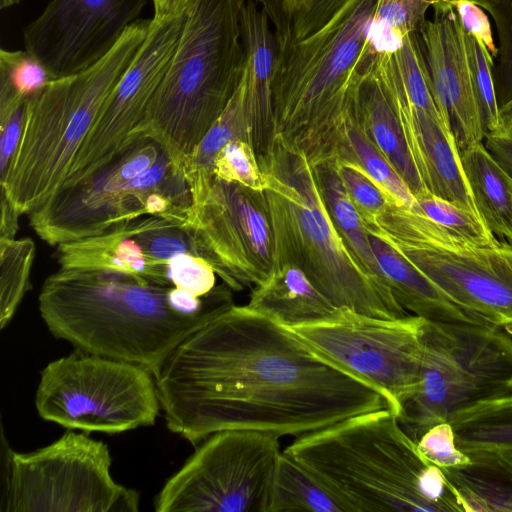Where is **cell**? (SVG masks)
<instances>
[{
	"label": "cell",
	"instance_id": "1",
	"mask_svg": "<svg viewBox=\"0 0 512 512\" xmlns=\"http://www.w3.org/2000/svg\"><path fill=\"white\" fill-rule=\"evenodd\" d=\"M153 377L167 427L194 445L229 429L297 438L389 408L375 388L247 305L192 332Z\"/></svg>",
	"mask_w": 512,
	"mask_h": 512
},
{
	"label": "cell",
	"instance_id": "2",
	"mask_svg": "<svg viewBox=\"0 0 512 512\" xmlns=\"http://www.w3.org/2000/svg\"><path fill=\"white\" fill-rule=\"evenodd\" d=\"M38 305L56 338L153 374L187 336L234 301L224 283L197 296L127 273L59 268L45 279Z\"/></svg>",
	"mask_w": 512,
	"mask_h": 512
},
{
	"label": "cell",
	"instance_id": "3",
	"mask_svg": "<svg viewBox=\"0 0 512 512\" xmlns=\"http://www.w3.org/2000/svg\"><path fill=\"white\" fill-rule=\"evenodd\" d=\"M377 0H350L326 25L279 49L273 84L276 135L314 168L344 158L359 86L375 55Z\"/></svg>",
	"mask_w": 512,
	"mask_h": 512
},
{
	"label": "cell",
	"instance_id": "4",
	"mask_svg": "<svg viewBox=\"0 0 512 512\" xmlns=\"http://www.w3.org/2000/svg\"><path fill=\"white\" fill-rule=\"evenodd\" d=\"M284 451L356 512H463L442 470L421 455L389 408L297 437Z\"/></svg>",
	"mask_w": 512,
	"mask_h": 512
},
{
	"label": "cell",
	"instance_id": "5",
	"mask_svg": "<svg viewBox=\"0 0 512 512\" xmlns=\"http://www.w3.org/2000/svg\"><path fill=\"white\" fill-rule=\"evenodd\" d=\"M243 1L192 0L165 76L129 144L153 140L183 169L242 80Z\"/></svg>",
	"mask_w": 512,
	"mask_h": 512
},
{
	"label": "cell",
	"instance_id": "6",
	"mask_svg": "<svg viewBox=\"0 0 512 512\" xmlns=\"http://www.w3.org/2000/svg\"><path fill=\"white\" fill-rule=\"evenodd\" d=\"M259 165L266 179L274 265H296L339 309L383 319L408 316L388 284L369 273L339 235L306 157L276 135Z\"/></svg>",
	"mask_w": 512,
	"mask_h": 512
},
{
	"label": "cell",
	"instance_id": "7",
	"mask_svg": "<svg viewBox=\"0 0 512 512\" xmlns=\"http://www.w3.org/2000/svg\"><path fill=\"white\" fill-rule=\"evenodd\" d=\"M151 25L152 19L137 20L95 64L51 81L28 100L17 149L0 181V194L19 215L29 214L62 187L82 142Z\"/></svg>",
	"mask_w": 512,
	"mask_h": 512
},
{
	"label": "cell",
	"instance_id": "8",
	"mask_svg": "<svg viewBox=\"0 0 512 512\" xmlns=\"http://www.w3.org/2000/svg\"><path fill=\"white\" fill-rule=\"evenodd\" d=\"M191 201L183 169L158 143L140 139L86 180L59 189L28 216L38 237L57 246L146 216L183 227Z\"/></svg>",
	"mask_w": 512,
	"mask_h": 512
},
{
	"label": "cell",
	"instance_id": "9",
	"mask_svg": "<svg viewBox=\"0 0 512 512\" xmlns=\"http://www.w3.org/2000/svg\"><path fill=\"white\" fill-rule=\"evenodd\" d=\"M420 382L398 419L416 442L476 403L512 394V336L494 324L424 320Z\"/></svg>",
	"mask_w": 512,
	"mask_h": 512
},
{
	"label": "cell",
	"instance_id": "10",
	"mask_svg": "<svg viewBox=\"0 0 512 512\" xmlns=\"http://www.w3.org/2000/svg\"><path fill=\"white\" fill-rule=\"evenodd\" d=\"M363 222L369 235L395 249L455 303L494 325L512 323L510 244H475L390 200Z\"/></svg>",
	"mask_w": 512,
	"mask_h": 512
},
{
	"label": "cell",
	"instance_id": "11",
	"mask_svg": "<svg viewBox=\"0 0 512 512\" xmlns=\"http://www.w3.org/2000/svg\"><path fill=\"white\" fill-rule=\"evenodd\" d=\"M108 446L68 430L30 453L2 436L1 511L135 512L139 494L114 481Z\"/></svg>",
	"mask_w": 512,
	"mask_h": 512
},
{
	"label": "cell",
	"instance_id": "12",
	"mask_svg": "<svg viewBox=\"0 0 512 512\" xmlns=\"http://www.w3.org/2000/svg\"><path fill=\"white\" fill-rule=\"evenodd\" d=\"M35 406L44 420L108 434L153 425L161 408L152 372L78 350L41 371Z\"/></svg>",
	"mask_w": 512,
	"mask_h": 512
},
{
	"label": "cell",
	"instance_id": "13",
	"mask_svg": "<svg viewBox=\"0 0 512 512\" xmlns=\"http://www.w3.org/2000/svg\"><path fill=\"white\" fill-rule=\"evenodd\" d=\"M280 437L229 429L198 444L154 500L157 512H268Z\"/></svg>",
	"mask_w": 512,
	"mask_h": 512
},
{
	"label": "cell",
	"instance_id": "14",
	"mask_svg": "<svg viewBox=\"0 0 512 512\" xmlns=\"http://www.w3.org/2000/svg\"><path fill=\"white\" fill-rule=\"evenodd\" d=\"M191 206L185 225L199 256L232 291L262 283L274 267L267 197L211 172L187 179Z\"/></svg>",
	"mask_w": 512,
	"mask_h": 512
},
{
	"label": "cell",
	"instance_id": "15",
	"mask_svg": "<svg viewBox=\"0 0 512 512\" xmlns=\"http://www.w3.org/2000/svg\"><path fill=\"white\" fill-rule=\"evenodd\" d=\"M424 320L339 309L324 320L287 328L321 357L379 391L398 417L420 382Z\"/></svg>",
	"mask_w": 512,
	"mask_h": 512
},
{
	"label": "cell",
	"instance_id": "16",
	"mask_svg": "<svg viewBox=\"0 0 512 512\" xmlns=\"http://www.w3.org/2000/svg\"><path fill=\"white\" fill-rule=\"evenodd\" d=\"M185 18L186 11L172 18H152L142 47L86 135L61 188L86 180L130 145L129 135L165 76Z\"/></svg>",
	"mask_w": 512,
	"mask_h": 512
},
{
	"label": "cell",
	"instance_id": "17",
	"mask_svg": "<svg viewBox=\"0 0 512 512\" xmlns=\"http://www.w3.org/2000/svg\"><path fill=\"white\" fill-rule=\"evenodd\" d=\"M149 0H51L23 31L25 49L55 79L103 58L136 22Z\"/></svg>",
	"mask_w": 512,
	"mask_h": 512
},
{
	"label": "cell",
	"instance_id": "18",
	"mask_svg": "<svg viewBox=\"0 0 512 512\" xmlns=\"http://www.w3.org/2000/svg\"><path fill=\"white\" fill-rule=\"evenodd\" d=\"M433 18L419 31L432 93L444 125L453 131L459 151L483 142L465 31L449 2L433 5Z\"/></svg>",
	"mask_w": 512,
	"mask_h": 512
},
{
	"label": "cell",
	"instance_id": "19",
	"mask_svg": "<svg viewBox=\"0 0 512 512\" xmlns=\"http://www.w3.org/2000/svg\"><path fill=\"white\" fill-rule=\"evenodd\" d=\"M387 98L426 190L481 218L461 165L453 131L427 111L396 98Z\"/></svg>",
	"mask_w": 512,
	"mask_h": 512
},
{
	"label": "cell",
	"instance_id": "20",
	"mask_svg": "<svg viewBox=\"0 0 512 512\" xmlns=\"http://www.w3.org/2000/svg\"><path fill=\"white\" fill-rule=\"evenodd\" d=\"M240 21L245 53L244 107L250 144L260 162L270 153L276 137L273 84L279 45L266 12L256 1H243Z\"/></svg>",
	"mask_w": 512,
	"mask_h": 512
},
{
	"label": "cell",
	"instance_id": "21",
	"mask_svg": "<svg viewBox=\"0 0 512 512\" xmlns=\"http://www.w3.org/2000/svg\"><path fill=\"white\" fill-rule=\"evenodd\" d=\"M147 222V217H141L96 236L61 243L56 246V260L60 268L122 272L158 285L173 286L167 263L148 257L132 237Z\"/></svg>",
	"mask_w": 512,
	"mask_h": 512
},
{
	"label": "cell",
	"instance_id": "22",
	"mask_svg": "<svg viewBox=\"0 0 512 512\" xmlns=\"http://www.w3.org/2000/svg\"><path fill=\"white\" fill-rule=\"evenodd\" d=\"M374 256L398 303L428 321L492 324L447 296L431 279L381 239L369 235Z\"/></svg>",
	"mask_w": 512,
	"mask_h": 512
},
{
	"label": "cell",
	"instance_id": "23",
	"mask_svg": "<svg viewBox=\"0 0 512 512\" xmlns=\"http://www.w3.org/2000/svg\"><path fill=\"white\" fill-rule=\"evenodd\" d=\"M247 306L284 327L318 322L339 310L288 262L274 265L266 280L252 288Z\"/></svg>",
	"mask_w": 512,
	"mask_h": 512
},
{
	"label": "cell",
	"instance_id": "24",
	"mask_svg": "<svg viewBox=\"0 0 512 512\" xmlns=\"http://www.w3.org/2000/svg\"><path fill=\"white\" fill-rule=\"evenodd\" d=\"M355 116L363 133L403 178L414 197L427 191L400 122L371 69L359 86Z\"/></svg>",
	"mask_w": 512,
	"mask_h": 512
},
{
	"label": "cell",
	"instance_id": "25",
	"mask_svg": "<svg viewBox=\"0 0 512 512\" xmlns=\"http://www.w3.org/2000/svg\"><path fill=\"white\" fill-rule=\"evenodd\" d=\"M474 203L487 228L512 246V179L483 142L460 151Z\"/></svg>",
	"mask_w": 512,
	"mask_h": 512
},
{
	"label": "cell",
	"instance_id": "26",
	"mask_svg": "<svg viewBox=\"0 0 512 512\" xmlns=\"http://www.w3.org/2000/svg\"><path fill=\"white\" fill-rule=\"evenodd\" d=\"M458 448L473 457L512 462V394L459 410L447 420Z\"/></svg>",
	"mask_w": 512,
	"mask_h": 512
},
{
	"label": "cell",
	"instance_id": "27",
	"mask_svg": "<svg viewBox=\"0 0 512 512\" xmlns=\"http://www.w3.org/2000/svg\"><path fill=\"white\" fill-rule=\"evenodd\" d=\"M356 512L352 504L284 450L274 472L268 512Z\"/></svg>",
	"mask_w": 512,
	"mask_h": 512
},
{
	"label": "cell",
	"instance_id": "28",
	"mask_svg": "<svg viewBox=\"0 0 512 512\" xmlns=\"http://www.w3.org/2000/svg\"><path fill=\"white\" fill-rule=\"evenodd\" d=\"M441 470L463 512H512V462L473 457L466 466Z\"/></svg>",
	"mask_w": 512,
	"mask_h": 512
},
{
	"label": "cell",
	"instance_id": "29",
	"mask_svg": "<svg viewBox=\"0 0 512 512\" xmlns=\"http://www.w3.org/2000/svg\"><path fill=\"white\" fill-rule=\"evenodd\" d=\"M313 169L322 200L339 235L362 266L386 282L374 256L369 234L345 189L336 162L323 163Z\"/></svg>",
	"mask_w": 512,
	"mask_h": 512
},
{
	"label": "cell",
	"instance_id": "30",
	"mask_svg": "<svg viewBox=\"0 0 512 512\" xmlns=\"http://www.w3.org/2000/svg\"><path fill=\"white\" fill-rule=\"evenodd\" d=\"M437 0H377L369 29L374 55L396 50L404 38L419 33Z\"/></svg>",
	"mask_w": 512,
	"mask_h": 512
},
{
	"label": "cell",
	"instance_id": "31",
	"mask_svg": "<svg viewBox=\"0 0 512 512\" xmlns=\"http://www.w3.org/2000/svg\"><path fill=\"white\" fill-rule=\"evenodd\" d=\"M56 80L45 65L25 50H0V115L27 103L51 81Z\"/></svg>",
	"mask_w": 512,
	"mask_h": 512
},
{
	"label": "cell",
	"instance_id": "32",
	"mask_svg": "<svg viewBox=\"0 0 512 512\" xmlns=\"http://www.w3.org/2000/svg\"><path fill=\"white\" fill-rule=\"evenodd\" d=\"M35 244L29 237L0 238V327L12 320L30 286Z\"/></svg>",
	"mask_w": 512,
	"mask_h": 512
},
{
	"label": "cell",
	"instance_id": "33",
	"mask_svg": "<svg viewBox=\"0 0 512 512\" xmlns=\"http://www.w3.org/2000/svg\"><path fill=\"white\" fill-rule=\"evenodd\" d=\"M233 140L250 143L241 82L224 111L185 162L183 170L186 179L197 173L211 172L218 152Z\"/></svg>",
	"mask_w": 512,
	"mask_h": 512
},
{
	"label": "cell",
	"instance_id": "34",
	"mask_svg": "<svg viewBox=\"0 0 512 512\" xmlns=\"http://www.w3.org/2000/svg\"><path fill=\"white\" fill-rule=\"evenodd\" d=\"M341 161L359 165L390 201L409 208L415 204V197L406 182L366 137L357 123L356 116L348 128V150Z\"/></svg>",
	"mask_w": 512,
	"mask_h": 512
},
{
	"label": "cell",
	"instance_id": "35",
	"mask_svg": "<svg viewBox=\"0 0 512 512\" xmlns=\"http://www.w3.org/2000/svg\"><path fill=\"white\" fill-rule=\"evenodd\" d=\"M411 208L475 244L496 246L501 242L481 218L428 191L417 195Z\"/></svg>",
	"mask_w": 512,
	"mask_h": 512
},
{
	"label": "cell",
	"instance_id": "36",
	"mask_svg": "<svg viewBox=\"0 0 512 512\" xmlns=\"http://www.w3.org/2000/svg\"><path fill=\"white\" fill-rule=\"evenodd\" d=\"M465 39L483 127L486 134L498 132L503 124L494 76L496 60L481 41L466 32Z\"/></svg>",
	"mask_w": 512,
	"mask_h": 512
},
{
	"label": "cell",
	"instance_id": "37",
	"mask_svg": "<svg viewBox=\"0 0 512 512\" xmlns=\"http://www.w3.org/2000/svg\"><path fill=\"white\" fill-rule=\"evenodd\" d=\"M211 173L216 177L264 191L266 179L252 145L244 140L227 143L216 155Z\"/></svg>",
	"mask_w": 512,
	"mask_h": 512
},
{
	"label": "cell",
	"instance_id": "38",
	"mask_svg": "<svg viewBox=\"0 0 512 512\" xmlns=\"http://www.w3.org/2000/svg\"><path fill=\"white\" fill-rule=\"evenodd\" d=\"M480 7L490 14L497 31L499 53L494 76L502 105L512 97V0H483Z\"/></svg>",
	"mask_w": 512,
	"mask_h": 512
},
{
	"label": "cell",
	"instance_id": "39",
	"mask_svg": "<svg viewBox=\"0 0 512 512\" xmlns=\"http://www.w3.org/2000/svg\"><path fill=\"white\" fill-rule=\"evenodd\" d=\"M132 237L148 257L163 263H167L169 259L180 253L199 256L188 231L161 217H155L148 227Z\"/></svg>",
	"mask_w": 512,
	"mask_h": 512
},
{
	"label": "cell",
	"instance_id": "40",
	"mask_svg": "<svg viewBox=\"0 0 512 512\" xmlns=\"http://www.w3.org/2000/svg\"><path fill=\"white\" fill-rule=\"evenodd\" d=\"M345 189L362 220L381 213L389 199L381 188L357 164L335 161Z\"/></svg>",
	"mask_w": 512,
	"mask_h": 512
},
{
	"label": "cell",
	"instance_id": "41",
	"mask_svg": "<svg viewBox=\"0 0 512 512\" xmlns=\"http://www.w3.org/2000/svg\"><path fill=\"white\" fill-rule=\"evenodd\" d=\"M167 271L173 286L204 296L216 286V273L204 258L180 253L167 261Z\"/></svg>",
	"mask_w": 512,
	"mask_h": 512
},
{
	"label": "cell",
	"instance_id": "42",
	"mask_svg": "<svg viewBox=\"0 0 512 512\" xmlns=\"http://www.w3.org/2000/svg\"><path fill=\"white\" fill-rule=\"evenodd\" d=\"M421 455L440 469L468 465L471 458L461 451L449 422H441L429 428L417 441Z\"/></svg>",
	"mask_w": 512,
	"mask_h": 512
},
{
	"label": "cell",
	"instance_id": "43",
	"mask_svg": "<svg viewBox=\"0 0 512 512\" xmlns=\"http://www.w3.org/2000/svg\"><path fill=\"white\" fill-rule=\"evenodd\" d=\"M452 5L464 31L481 41L497 60L498 47L495 44L493 29L484 9L470 0H452Z\"/></svg>",
	"mask_w": 512,
	"mask_h": 512
},
{
	"label": "cell",
	"instance_id": "44",
	"mask_svg": "<svg viewBox=\"0 0 512 512\" xmlns=\"http://www.w3.org/2000/svg\"><path fill=\"white\" fill-rule=\"evenodd\" d=\"M350 0H313L292 21V41L301 40L326 25Z\"/></svg>",
	"mask_w": 512,
	"mask_h": 512
},
{
	"label": "cell",
	"instance_id": "45",
	"mask_svg": "<svg viewBox=\"0 0 512 512\" xmlns=\"http://www.w3.org/2000/svg\"><path fill=\"white\" fill-rule=\"evenodd\" d=\"M26 104L9 114L0 116V181L4 179L17 149Z\"/></svg>",
	"mask_w": 512,
	"mask_h": 512
},
{
	"label": "cell",
	"instance_id": "46",
	"mask_svg": "<svg viewBox=\"0 0 512 512\" xmlns=\"http://www.w3.org/2000/svg\"><path fill=\"white\" fill-rule=\"evenodd\" d=\"M484 140L486 149L512 179V124L487 133Z\"/></svg>",
	"mask_w": 512,
	"mask_h": 512
},
{
	"label": "cell",
	"instance_id": "47",
	"mask_svg": "<svg viewBox=\"0 0 512 512\" xmlns=\"http://www.w3.org/2000/svg\"><path fill=\"white\" fill-rule=\"evenodd\" d=\"M1 198L0 238H16L18 217L20 216L11 202L3 194Z\"/></svg>",
	"mask_w": 512,
	"mask_h": 512
},
{
	"label": "cell",
	"instance_id": "48",
	"mask_svg": "<svg viewBox=\"0 0 512 512\" xmlns=\"http://www.w3.org/2000/svg\"><path fill=\"white\" fill-rule=\"evenodd\" d=\"M154 19H166L184 13L192 0H152Z\"/></svg>",
	"mask_w": 512,
	"mask_h": 512
},
{
	"label": "cell",
	"instance_id": "49",
	"mask_svg": "<svg viewBox=\"0 0 512 512\" xmlns=\"http://www.w3.org/2000/svg\"><path fill=\"white\" fill-rule=\"evenodd\" d=\"M313 0H276L278 6L285 14V16L291 21L299 14L306 11Z\"/></svg>",
	"mask_w": 512,
	"mask_h": 512
},
{
	"label": "cell",
	"instance_id": "50",
	"mask_svg": "<svg viewBox=\"0 0 512 512\" xmlns=\"http://www.w3.org/2000/svg\"><path fill=\"white\" fill-rule=\"evenodd\" d=\"M503 128L512 124V97L500 106Z\"/></svg>",
	"mask_w": 512,
	"mask_h": 512
},
{
	"label": "cell",
	"instance_id": "51",
	"mask_svg": "<svg viewBox=\"0 0 512 512\" xmlns=\"http://www.w3.org/2000/svg\"><path fill=\"white\" fill-rule=\"evenodd\" d=\"M20 1L21 0H0V8L1 9L9 8L13 5L18 4Z\"/></svg>",
	"mask_w": 512,
	"mask_h": 512
},
{
	"label": "cell",
	"instance_id": "52",
	"mask_svg": "<svg viewBox=\"0 0 512 512\" xmlns=\"http://www.w3.org/2000/svg\"><path fill=\"white\" fill-rule=\"evenodd\" d=\"M503 328L512 336V323L505 325Z\"/></svg>",
	"mask_w": 512,
	"mask_h": 512
},
{
	"label": "cell",
	"instance_id": "53",
	"mask_svg": "<svg viewBox=\"0 0 512 512\" xmlns=\"http://www.w3.org/2000/svg\"><path fill=\"white\" fill-rule=\"evenodd\" d=\"M440 1L449 2V1H452V0H437V2H440ZM470 1H472V2L476 3L477 5H479V6H480L483 0H470ZM435 4H436V3H435Z\"/></svg>",
	"mask_w": 512,
	"mask_h": 512
}]
</instances>
